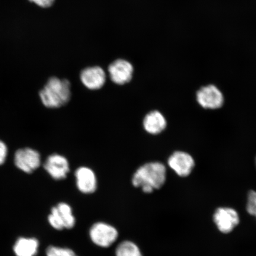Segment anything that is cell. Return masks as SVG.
I'll use <instances>...</instances> for the list:
<instances>
[{"mask_svg": "<svg viewBox=\"0 0 256 256\" xmlns=\"http://www.w3.org/2000/svg\"><path fill=\"white\" fill-rule=\"evenodd\" d=\"M166 180V168L160 162H150L140 166L134 174L132 183L134 187L142 188L146 194L159 190Z\"/></svg>", "mask_w": 256, "mask_h": 256, "instance_id": "1", "label": "cell"}, {"mask_svg": "<svg viewBox=\"0 0 256 256\" xmlns=\"http://www.w3.org/2000/svg\"><path fill=\"white\" fill-rule=\"evenodd\" d=\"M72 96L71 83L68 80L53 76L40 92L42 103L47 108H56L68 103Z\"/></svg>", "mask_w": 256, "mask_h": 256, "instance_id": "2", "label": "cell"}, {"mask_svg": "<svg viewBox=\"0 0 256 256\" xmlns=\"http://www.w3.org/2000/svg\"><path fill=\"white\" fill-rule=\"evenodd\" d=\"M48 220L50 226L58 231L71 230L75 226L76 224L72 208L66 202H60L52 207L48 216Z\"/></svg>", "mask_w": 256, "mask_h": 256, "instance_id": "3", "label": "cell"}, {"mask_svg": "<svg viewBox=\"0 0 256 256\" xmlns=\"http://www.w3.org/2000/svg\"><path fill=\"white\" fill-rule=\"evenodd\" d=\"M90 238L99 248H108L113 245L118 238V230L104 222H96L89 231Z\"/></svg>", "mask_w": 256, "mask_h": 256, "instance_id": "4", "label": "cell"}, {"mask_svg": "<svg viewBox=\"0 0 256 256\" xmlns=\"http://www.w3.org/2000/svg\"><path fill=\"white\" fill-rule=\"evenodd\" d=\"M14 163L20 170L31 174L40 167L41 156L39 152L33 148H20L14 154Z\"/></svg>", "mask_w": 256, "mask_h": 256, "instance_id": "5", "label": "cell"}, {"mask_svg": "<svg viewBox=\"0 0 256 256\" xmlns=\"http://www.w3.org/2000/svg\"><path fill=\"white\" fill-rule=\"evenodd\" d=\"M198 104L207 110H217L222 106L224 98L222 92L215 85L201 88L196 92Z\"/></svg>", "mask_w": 256, "mask_h": 256, "instance_id": "6", "label": "cell"}, {"mask_svg": "<svg viewBox=\"0 0 256 256\" xmlns=\"http://www.w3.org/2000/svg\"><path fill=\"white\" fill-rule=\"evenodd\" d=\"M44 168L48 174L56 180H62L67 177L70 172L68 160L58 154L48 156Z\"/></svg>", "mask_w": 256, "mask_h": 256, "instance_id": "7", "label": "cell"}, {"mask_svg": "<svg viewBox=\"0 0 256 256\" xmlns=\"http://www.w3.org/2000/svg\"><path fill=\"white\" fill-rule=\"evenodd\" d=\"M108 72L112 82L118 85H124L132 80L134 67L128 60L119 59L108 66Z\"/></svg>", "mask_w": 256, "mask_h": 256, "instance_id": "8", "label": "cell"}, {"mask_svg": "<svg viewBox=\"0 0 256 256\" xmlns=\"http://www.w3.org/2000/svg\"><path fill=\"white\" fill-rule=\"evenodd\" d=\"M168 165L180 177H186L191 174L194 167V160L186 152H176L170 156Z\"/></svg>", "mask_w": 256, "mask_h": 256, "instance_id": "9", "label": "cell"}, {"mask_svg": "<svg viewBox=\"0 0 256 256\" xmlns=\"http://www.w3.org/2000/svg\"><path fill=\"white\" fill-rule=\"evenodd\" d=\"M239 218L238 212L230 208H220L214 216V220L218 228L223 233L232 232L238 225Z\"/></svg>", "mask_w": 256, "mask_h": 256, "instance_id": "10", "label": "cell"}, {"mask_svg": "<svg viewBox=\"0 0 256 256\" xmlns=\"http://www.w3.org/2000/svg\"><path fill=\"white\" fill-rule=\"evenodd\" d=\"M80 79L86 88L97 90L104 87L106 81V76L100 66H91L82 70L80 74Z\"/></svg>", "mask_w": 256, "mask_h": 256, "instance_id": "11", "label": "cell"}, {"mask_svg": "<svg viewBox=\"0 0 256 256\" xmlns=\"http://www.w3.org/2000/svg\"><path fill=\"white\" fill-rule=\"evenodd\" d=\"M75 177L76 187L82 194H92L97 190V178L91 168H79L76 170Z\"/></svg>", "mask_w": 256, "mask_h": 256, "instance_id": "12", "label": "cell"}, {"mask_svg": "<svg viewBox=\"0 0 256 256\" xmlns=\"http://www.w3.org/2000/svg\"><path fill=\"white\" fill-rule=\"evenodd\" d=\"M143 126L147 132L158 135L166 129L167 121L161 112L154 110L149 112L144 118Z\"/></svg>", "mask_w": 256, "mask_h": 256, "instance_id": "13", "label": "cell"}, {"mask_svg": "<svg viewBox=\"0 0 256 256\" xmlns=\"http://www.w3.org/2000/svg\"><path fill=\"white\" fill-rule=\"evenodd\" d=\"M40 242L36 238H18L14 246L16 256H36L39 251Z\"/></svg>", "mask_w": 256, "mask_h": 256, "instance_id": "14", "label": "cell"}, {"mask_svg": "<svg viewBox=\"0 0 256 256\" xmlns=\"http://www.w3.org/2000/svg\"><path fill=\"white\" fill-rule=\"evenodd\" d=\"M116 256H143L142 251L136 243L126 240L117 246L115 250Z\"/></svg>", "mask_w": 256, "mask_h": 256, "instance_id": "15", "label": "cell"}, {"mask_svg": "<svg viewBox=\"0 0 256 256\" xmlns=\"http://www.w3.org/2000/svg\"><path fill=\"white\" fill-rule=\"evenodd\" d=\"M46 256H78L72 249L50 246L46 250Z\"/></svg>", "mask_w": 256, "mask_h": 256, "instance_id": "16", "label": "cell"}, {"mask_svg": "<svg viewBox=\"0 0 256 256\" xmlns=\"http://www.w3.org/2000/svg\"><path fill=\"white\" fill-rule=\"evenodd\" d=\"M247 210L250 215L256 217V192L255 191L252 190L248 194Z\"/></svg>", "mask_w": 256, "mask_h": 256, "instance_id": "17", "label": "cell"}, {"mask_svg": "<svg viewBox=\"0 0 256 256\" xmlns=\"http://www.w3.org/2000/svg\"><path fill=\"white\" fill-rule=\"evenodd\" d=\"M8 156V147L6 144L0 140V166L4 164Z\"/></svg>", "mask_w": 256, "mask_h": 256, "instance_id": "18", "label": "cell"}, {"mask_svg": "<svg viewBox=\"0 0 256 256\" xmlns=\"http://www.w3.org/2000/svg\"><path fill=\"white\" fill-rule=\"evenodd\" d=\"M42 8H48L54 4L55 0H28Z\"/></svg>", "mask_w": 256, "mask_h": 256, "instance_id": "19", "label": "cell"}, {"mask_svg": "<svg viewBox=\"0 0 256 256\" xmlns=\"http://www.w3.org/2000/svg\"></svg>", "mask_w": 256, "mask_h": 256, "instance_id": "20", "label": "cell"}]
</instances>
